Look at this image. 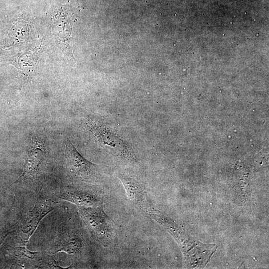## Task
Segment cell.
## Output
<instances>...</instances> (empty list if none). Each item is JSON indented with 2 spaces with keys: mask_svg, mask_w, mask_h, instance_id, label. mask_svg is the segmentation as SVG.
Segmentation results:
<instances>
[{
  "mask_svg": "<svg viewBox=\"0 0 269 269\" xmlns=\"http://www.w3.org/2000/svg\"><path fill=\"white\" fill-rule=\"evenodd\" d=\"M90 128L99 143L108 152L130 161L135 160L132 149L114 132L97 125H92Z\"/></svg>",
  "mask_w": 269,
  "mask_h": 269,
  "instance_id": "cell-1",
  "label": "cell"
},
{
  "mask_svg": "<svg viewBox=\"0 0 269 269\" xmlns=\"http://www.w3.org/2000/svg\"><path fill=\"white\" fill-rule=\"evenodd\" d=\"M65 145L66 156L70 171L79 177L85 178L91 175L95 169V165L85 159L68 138L65 141Z\"/></svg>",
  "mask_w": 269,
  "mask_h": 269,
  "instance_id": "cell-2",
  "label": "cell"
},
{
  "mask_svg": "<svg viewBox=\"0 0 269 269\" xmlns=\"http://www.w3.org/2000/svg\"><path fill=\"white\" fill-rule=\"evenodd\" d=\"M119 177L132 203L146 214L153 209L149 204L144 188L139 182L125 175L121 174Z\"/></svg>",
  "mask_w": 269,
  "mask_h": 269,
  "instance_id": "cell-3",
  "label": "cell"
},
{
  "mask_svg": "<svg viewBox=\"0 0 269 269\" xmlns=\"http://www.w3.org/2000/svg\"><path fill=\"white\" fill-rule=\"evenodd\" d=\"M81 212L88 226L96 234L106 238L111 235V224L98 206L82 209Z\"/></svg>",
  "mask_w": 269,
  "mask_h": 269,
  "instance_id": "cell-4",
  "label": "cell"
},
{
  "mask_svg": "<svg viewBox=\"0 0 269 269\" xmlns=\"http://www.w3.org/2000/svg\"><path fill=\"white\" fill-rule=\"evenodd\" d=\"M43 152L42 145L38 141H33L29 147L21 177L35 174L42 161Z\"/></svg>",
  "mask_w": 269,
  "mask_h": 269,
  "instance_id": "cell-5",
  "label": "cell"
},
{
  "mask_svg": "<svg viewBox=\"0 0 269 269\" xmlns=\"http://www.w3.org/2000/svg\"><path fill=\"white\" fill-rule=\"evenodd\" d=\"M66 198L83 207H91L98 206L100 201L94 195L88 193L75 192L66 195Z\"/></svg>",
  "mask_w": 269,
  "mask_h": 269,
  "instance_id": "cell-6",
  "label": "cell"
},
{
  "mask_svg": "<svg viewBox=\"0 0 269 269\" xmlns=\"http://www.w3.org/2000/svg\"><path fill=\"white\" fill-rule=\"evenodd\" d=\"M49 210L50 208L47 205L45 206L43 204H37L33 212L35 216H33L31 219L25 225L22 229L23 232L25 235H27L28 238L32 233L41 218Z\"/></svg>",
  "mask_w": 269,
  "mask_h": 269,
  "instance_id": "cell-7",
  "label": "cell"
},
{
  "mask_svg": "<svg viewBox=\"0 0 269 269\" xmlns=\"http://www.w3.org/2000/svg\"><path fill=\"white\" fill-rule=\"evenodd\" d=\"M82 247L80 239L76 237H72L63 243L62 250L70 254L78 252Z\"/></svg>",
  "mask_w": 269,
  "mask_h": 269,
  "instance_id": "cell-8",
  "label": "cell"
}]
</instances>
